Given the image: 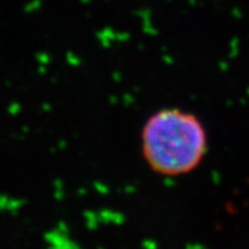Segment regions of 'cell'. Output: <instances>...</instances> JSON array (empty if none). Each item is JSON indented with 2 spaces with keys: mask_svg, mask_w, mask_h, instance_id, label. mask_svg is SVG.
<instances>
[{
  "mask_svg": "<svg viewBox=\"0 0 249 249\" xmlns=\"http://www.w3.org/2000/svg\"><path fill=\"white\" fill-rule=\"evenodd\" d=\"M209 151V134L196 114L181 107L152 113L141 129V152L152 172L164 177L189 175Z\"/></svg>",
  "mask_w": 249,
  "mask_h": 249,
  "instance_id": "1",
  "label": "cell"
}]
</instances>
